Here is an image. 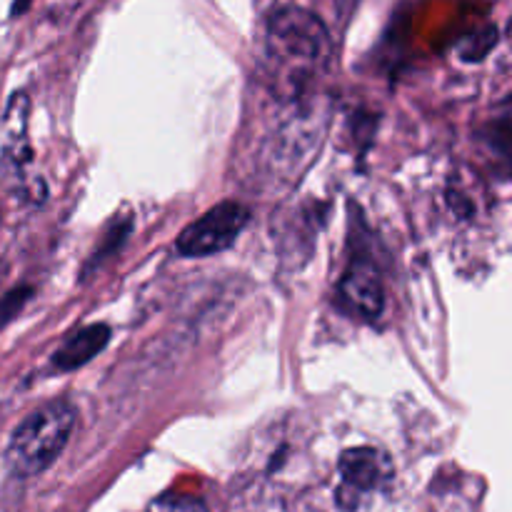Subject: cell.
I'll list each match as a JSON object with an SVG mask.
<instances>
[{
	"label": "cell",
	"instance_id": "obj_8",
	"mask_svg": "<svg viewBox=\"0 0 512 512\" xmlns=\"http://www.w3.org/2000/svg\"><path fill=\"white\" fill-rule=\"evenodd\" d=\"M30 295H33V290H30L28 285H20V288H13L5 295H0V330L18 318L20 310H23L25 303L30 300Z\"/></svg>",
	"mask_w": 512,
	"mask_h": 512
},
{
	"label": "cell",
	"instance_id": "obj_1",
	"mask_svg": "<svg viewBox=\"0 0 512 512\" xmlns=\"http://www.w3.org/2000/svg\"><path fill=\"white\" fill-rule=\"evenodd\" d=\"M265 45L275 73L295 90L323 73L333 58L330 30L318 15L298 5H285L270 15Z\"/></svg>",
	"mask_w": 512,
	"mask_h": 512
},
{
	"label": "cell",
	"instance_id": "obj_4",
	"mask_svg": "<svg viewBox=\"0 0 512 512\" xmlns=\"http://www.w3.org/2000/svg\"><path fill=\"white\" fill-rule=\"evenodd\" d=\"M338 473L340 485L335 490V503L353 512L363 505L368 495L378 493L393 480V463L383 450L363 445V448H350L340 455Z\"/></svg>",
	"mask_w": 512,
	"mask_h": 512
},
{
	"label": "cell",
	"instance_id": "obj_2",
	"mask_svg": "<svg viewBox=\"0 0 512 512\" xmlns=\"http://www.w3.org/2000/svg\"><path fill=\"white\" fill-rule=\"evenodd\" d=\"M75 420L78 413L65 398L35 408L10 435L5 448V465L10 473L20 480L43 475L68 448Z\"/></svg>",
	"mask_w": 512,
	"mask_h": 512
},
{
	"label": "cell",
	"instance_id": "obj_7",
	"mask_svg": "<svg viewBox=\"0 0 512 512\" xmlns=\"http://www.w3.org/2000/svg\"><path fill=\"white\" fill-rule=\"evenodd\" d=\"M145 512H208V508H205V500L195 498V495L168 490V493L150 500L148 510Z\"/></svg>",
	"mask_w": 512,
	"mask_h": 512
},
{
	"label": "cell",
	"instance_id": "obj_3",
	"mask_svg": "<svg viewBox=\"0 0 512 512\" xmlns=\"http://www.w3.org/2000/svg\"><path fill=\"white\" fill-rule=\"evenodd\" d=\"M250 220V210L238 200H223L203 218L193 220L178 238V253L183 258H210L238 240Z\"/></svg>",
	"mask_w": 512,
	"mask_h": 512
},
{
	"label": "cell",
	"instance_id": "obj_5",
	"mask_svg": "<svg viewBox=\"0 0 512 512\" xmlns=\"http://www.w3.org/2000/svg\"><path fill=\"white\" fill-rule=\"evenodd\" d=\"M340 298L365 320H378L385 308V285L378 265L370 258H353L343 280H340Z\"/></svg>",
	"mask_w": 512,
	"mask_h": 512
},
{
	"label": "cell",
	"instance_id": "obj_6",
	"mask_svg": "<svg viewBox=\"0 0 512 512\" xmlns=\"http://www.w3.org/2000/svg\"><path fill=\"white\" fill-rule=\"evenodd\" d=\"M108 343H110L108 325L103 323L85 325V328L75 330L70 338L63 340V345L55 350L53 365L60 370V373L78 370L83 368V365H88L93 358H98Z\"/></svg>",
	"mask_w": 512,
	"mask_h": 512
}]
</instances>
